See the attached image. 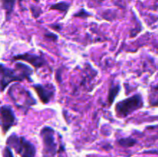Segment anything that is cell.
<instances>
[{"label":"cell","instance_id":"7","mask_svg":"<svg viewBox=\"0 0 158 157\" xmlns=\"http://www.w3.org/2000/svg\"><path fill=\"white\" fill-rule=\"evenodd\" d=\"M33 89H35V92L40 97L42 103L44 104L49 103L55 95V87L51 84H37L33 86Z\"/></svg>","mask_w":158,"mask_h":157},{"label":"cell","instance_id":"1","mask_svg":"<svg viewBox=\"0 0 158 157\" xmlns=\"http://www.w3.org/2000/svg\"><path fill=\"white\" fill-rule=\"evenodd\" d=\"M15 69L6 67L0 64V90L4 91L12 82L23 81L24 79L32 81V70L30 67L21 62L15 64Z\"/></svg>","mask_w":158,"mask_h":157},{"label":"cell","instance_id":"10","mask_svg":"<svg viewBox=\"0 0 158 157\" xmlns=\"http://www.w3.org/2000/svg\"><path fill=\"white\" fill-rule=\"evenodd\" d=\"M120 86L117 85V86H112L109 90V95H108V102H109L110 105L112 104L114 102L116 96L118 95L119 92H120Z\"/></svg>","mask_w":158,"mask_h":157},{"label":"cell","instance_id":"12","mask_svg":"<svg viewBox=\"0 0 158 157\" xmlns=\"http://www.w3.org/2000/svg\"><path fill=\"white\" fill-rule=\"evenodd\" d=\"M118 143L123 147H131L137 143V141L132 138H123L118 140Z\"/></svg>","mask_w":158,"mask_h":157},{"label":"cell","instance_id":"13","mask_svg":"<svg viewBox=\"0 0 158 157\" xmlns=\"http://www.w3.org/2000/svg\"><path fill=\"white\" fill-rule=\"evenodd\" d=\"M3 155H4V157H14L10 147L6 146V147L5 148L4 152H3Z\"/></svg>","mask_w":158,"mask_h":157},{"label":"cell","instance_id":"4","mask_svg":"<svg viewBox=\"0 0 158 157\" xmlns=\"http://www.w3.org/2000/svg\"><path fill=\"white\" fill-rule=\"evenodd\" d=\"M12 87H13V89H15V90L10 88L9 90V94L11 95V98L13 100L14 103H15V106H17V107L21 109L22 99H23V109L25 110H28L29 106L35 104V100L34 99L29 91L25 89L23 96H22V91H23V87L22 88L19 86H16V85L12 86Z\"/></svg>","mask_w":158,"mask_h":157},{"label":"cell","instance_id":"5","mask_svg":"<svg viewBox=\"0 0 158 157\" xmlns=\"http://www.w3.org/2000/svg\"><path fill=\"white\" fill-rule=\"evenodd\" d=\"M43 142V157H54L56 153L57 145L54 138V130L51 127L45 126L40 132Z\"/></svg>","mask_w":158,"mask_h":157},{"label":"cell","instance_id":"11","mask_svg":"<svg viewBox=\"0 0 158 157\" xmlns=\"http://www.w3.org/2000/svg\"><path fill=\"white\" fill-rule=\"evenodd\" d=\"M69 8V4L65 2H62L56 3V4L52 5L50 6V9H56V10H59L60 12H66Z\"/></svg>","mask_w":158,"mask_h":157},{"label":"cell","instance_id":"8","mask_svg":"<svg viewBox=\"0 0 158 157\" xmlns=\"http://www.w3.org/2000/svg\"><path fill=\"white\" fill-rule=\"evenodd\" d=\"M14 60H23V61L28 62L30 63L32 66H33L35 69H39L43 66L47 65V62L46 61L43 56L37 55L35 54L30 53H25L20 54V55H16L13 58Z\"/></svg>","mask_w":158,"mask_h":157},{"label":"cell","instance_id":"9","mask_svg":"<svg viewBox=\"0 0 158 157\" xmlns=\"http://www.w3.org/2000/svg\"><path fill=\"white\" fill-rule=\"evenodd\" d=\"M15 1L16 0H1L2 8L6 10V18H7V20L9 19V17H10L12 11H13Z\"/></svg>","mask_w":158,"mask_h":157},{"label":"cell","instance_id":"14","mask_svg":"<svg viewBox=\"0 0 158 157\" xmlns=\"http://www.w3.org/2000/svg\"><path fill=\"white\" fill-rule=\"evenodd\" d=\"M88 15H89V13H87V12H86L85 10H81L80 12H78V13H77L75 15V16H80V17H86V16H88Z\"/></svg>","mask_w":158,"mask_h":157},{"label":"cell","instance_id":"15","mask_svg":"<svg viewBox=\"0 0 158 157\" xmlns=\"http://www.w3.org/2000/svg\"><path fill=\"white\" fill-rule=\"evenodd\" d=\"M46 37L47 38H51V40H56L57 39V36L56 35L52 33H48L46 35Z\"/></svg>","mask_w":158,"mask_h":157},{"label":"cell","instance_id":"6","mask_svg":"<svg viewBox=\"0 0 158 157\" xmlns=\"http://www.w3.org/2000/svg\"><path fill=\"white\" fill-rule=\"evenodd\" d=\"M0 118L2 127L5 133L7 132L12 126L15 125V117L10 106H4L0 108Z\"/></svg>","mask_w":158,"mask_h":157},{"label":"cell","instance_id":"2","mask_svg":"<svg viewBox=\"0 0 158 157\" xmlns=\"http://www.w3.org/2000/svg\"><path fill=\"white\" fill-rule=\"evenodd\" d=\"M6 143L9 147L13 148L22 157H35V147L24 137L13 133L8 138Z\"/></svg>","mask_w":158,"mask_h":157},{"label":"cell","instance_id":"3","mask_svg":"<svg viewBox=\"0 0 158 157\" xmlns=\"http://www.w3.org/2000/svg\"><path fill=\"white\" fill-rule=\"evenodd\" d=\"M143 101L141 95L137 94L130 98L119 102L115 107V111L118 117H126L134 111L143 107Z\"/></svg>","mask_w":158,"mask_h":157}]
</instances>
